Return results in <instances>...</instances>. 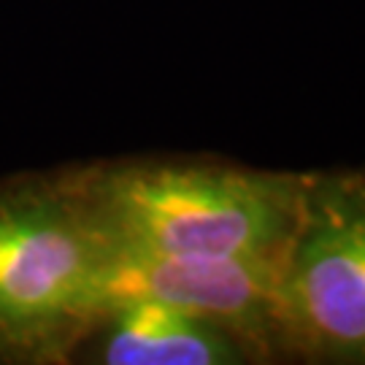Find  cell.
<instances>
[{
  "mask_svg": "<svg viewBox=\"0 0 365 365\" xmlns=\"http://www.w3.org/2000/svg\"><path fill=\"white\" fill-rule=\"evenodd\" d=\"M73 182L114 249L282 260L300 217V173L197 160L76 168Z\"/></svg>",
  "mask_w": 365,
  "mask_h": 365,
  "instance_id": "obj_1",
  "label": "cell"
},
{
  "mask_svg": "<svg viewBox=\"0 0 365 365\" xmlns=\"http://www.w3.org/2000/svg\"><path fill=\"white\" fill-rule=\"evenodd\" d=\"M117 249L73 173L0 182V363H63L111 306Z\"/></svg>",
  "mask_w": 365,
  "mask_h": 365,
  "instance_id": "obj_2",
  "label": "cell"
},
{
  "mask_svg": "<svg viewBox=\"0 0 365 365\" xmlns=\"http://www.w3.org/2000/svg\"><path fill=\"white\" fill-rule=\"evenodd\" d=\"M279 349L365 365V170L312 173L276 284Z\"/></svg>",
  "mask_w": 365,
  "mask_h": 365,
  "instance_id": "obj_3",
  "label": "cell"
},
{
  "mask_svg": "<svg viewBox=\"0 0 365 365\" xmlns=\"http://www.w3.org/2000/svg\"><path fill=\"white\" fill-rule=\"evenodd\" d=\"M282 260L222 255H160L117 249L111 303L152 298L217 322L255 354L279 349L276 284Z\"/></svg>",
  "mask_w": 365,
  "mask_h": 365,
  "instance_id": "obj_4",
  "label": "cell"
},
{
  "mask_svg": "<svg viewBox=\"0 0 365 365\" xmlns=\"http://www.w3.org/2000/svg\"><path fill=\"white\" fill-rule=\"evenodd\" d=\"M84 341L90 360L106 365H233L255 354L217 322L152 298L111 303Z\"/></svg>",
  "mask_w": 365,
  "mask_h": 365,
  "instance_id": "obj_5",
  "label": "cell"
}]
</instances>
